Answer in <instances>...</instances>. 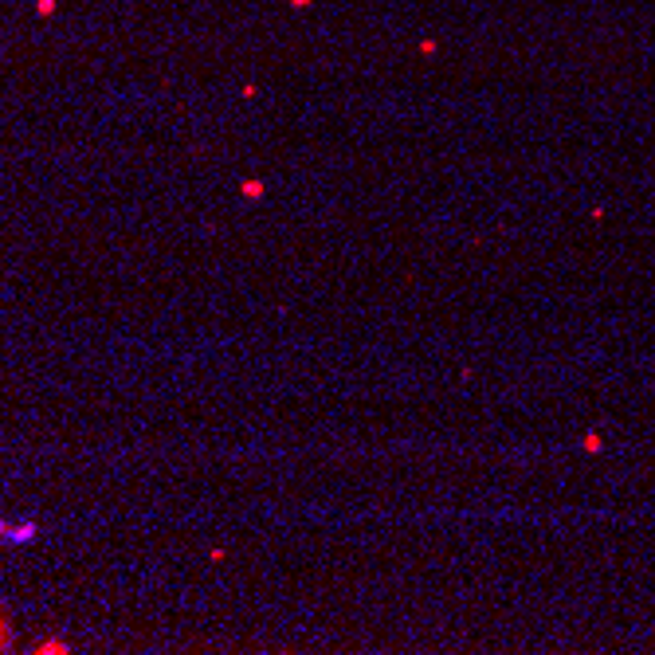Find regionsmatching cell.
I'll use <instances>...</instances> for the list:
<instances>
[{
  "label": "cell",
  "mask_w": 655,
  "mask_h": 655,
  "mask_svg": "<svg viewBox=\"0 0 655 655\" xmlns=\"http://www.w3.org/2000/svg\"><path fill=\"white\" fill-rule=\"evenodd\" d=\"M8 542H16V546H28V542H36L40 537V526L36 522H20V526H8Z\"/></svg>",
  "instance_id": "1"
},
{
  "label": "cell",
  "mask_w": 655,
  "mask_h": 655,
  "mask_svg": "<svg viewBox=\"0 0 655 655\" xmlns=\"http://www.w3.org/2000/svg\"><path fill=\"white\" fill-rule=\"evenodd\" d=\"M239 192H244L248 200H263V197H267V181H259V177H244V181H239Z\"/></svg>",
  "instance_id": "2"
},
{
  "label": "cell",
  "mask_w": 655,
  "mask_h": 655,
  "mask_svg": "<svg viewBox=\"0 0 655 655\" xmlns=\"http://www.w3.org/2000/svg\"><path fill=\"white\" fill-rule=\"evenodd\" d=\"M31 652H40V655H67L71 647L63 644V640H43L40 647H31Z\"/></svg>",
  "instance_id": "3"
},
{
  "label": "cell",
  "mask_w": 655,
  "mask_h": 655,
  "mask_svg": "<svg viewBox=\"0 0 655 655\" xmlns=\"http://www.w3.org/2000/svg\"><path fill=\"white\" fill-rule=\"evenodd\" d=\"M581 447H585L589 456H600V451H605V439H600V432H585V439H581Z\"/></svg>",
  "instance_id": "4"
},
{
  "label": "cell",
  "mask_w": 655,
  "mask_h": 655,
  "mask_svg": "<svg viewBox=\"0 0 655 655\" xmlns=\"http://www.w3.org/2000/svg\"><path fill=\"white\" fill-rule=\"evenodd\" d=\"M55 12H59V0H36V16L40 20H51Z\"/></svg>",
  "instance_id": "5"
},
{
  "label": "cell",
  "mask_w": 655,
  "mask_h": 655,
  "mask_svg": "<svg viewBox=\"0 0 655 655\" xmlns=\"http://www.w3.org/2000/svg\"><path fill=\"white\" fill-rule=\"evenodd\" d=\"M420 55H436V40H420Z\"/></svg>",
  "instance_id": "6"
},
{
  "label": "cell",
  "mask_w": 655,
  "mask_h": 655,
  "mask_svg": "<svg viewBox=\"0 0 655 655\" xmlns=\"http://www.w3.org/2000/svg\"><path fill=\"white\" fill-rule=\"evenodd\" d=\"M239 94H244V99H255L259 87H255V83H244V90H239Z\"/></svg>",
  "instance_id": "7"
},
{
  "label": "cell",
  "mask_w": 655,
  "mask_h": 655,
  "mask_svg": "<svg viewBox=\"0 0 655 655\" xmlns=\"http://www.w3.org/2000/svg\"><path fill=\"white\" fill-rule=\"evenodd\" d=\"M290 8H310V4H314V0H287Z\"/></svg>",
  "instance_id": "8"
}]
</instances>
